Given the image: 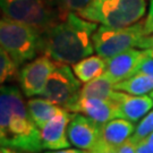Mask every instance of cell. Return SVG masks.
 <instances>
[{
  "label": "cell",
  "mask_w": 153,
  "mask_h": 153,
  "mask_svg": "<svg viewBox=\"0 0 153 153\" xmlns=\"http://www.w3.org/2000/svg\"><path fill=\"white\" fill-rule=\"evenodd\" d=\"M97 30V23L69 13L42 32L40 53L57 62L74 65L93 53L92 38Z\"/></svg>",
  "instance_id": "1"
},
{
  "label": "cell",
  "mask_w": 153,
  "mask_h": 153,
  "mask_svg": "<svg viewBox=\"0 0 153 153\" xmlns=\"http://www.w3.org/2000/svg\"><path fill=\"white\" fill-rule=\"evenodd\" d=\"M0 143L1 148L21 152L39 153L43 150L40 128L28 114L21 91L13 85L1 86Z\"/></svg>",
  "instance_id": "2"
},
{
  "label": "cell",
  "mask_w": 153,
  "mask_h": 153,
  "mask_svg": "<svg viewBox=\"0 0 153 153\" xmlns=\"http://www.w3.org/2000/svg\"><path fill=\"white\" fill-rule=\"evenodd\" d=\"M145 11V0H92L78 15L108 27H127L136 24Z\"/></svg>",
  "instance_id": "3"
},
{
  "label": "cell",
  "mask_w": 153,
  "mask_h": 153,
  "mask_svg": "<svg viewBox=\"0 0 153 153\" xmlns=\"http://www.w3.org/2000/svg\"><path fill=\"white\" fill-rule=\"evenodd\" d=\"M42 32L8 17L0 21L1 49L8 52L18 66L35 58L41 50Z\"/></svg>",
  "instance_id": "4"
},
{
  "label": "cell",
  "mask_w": 153,
  "mask_h": 153,
  "mask_svg": "<svg viewBox=\"0 0 153 153\" xmlns=\"http://www.w3.org/2000/svg\"><path fill=\"white\" fill-rule=\"evenodd\" d=\"M5 17L38 28L40 32L51 27L65 17L49 0H0Z\"/></svg>",
  "instance_id": "5"
},
{
  "label": "cell",
  "mask_w": 153,
  "mask_h": 153,
  "mask_svg": "<svg viewBox=\"0 0 153 153\" xmlns=\"http://www.w3.org/2000/svg\"><path fill=\"white\" fill-rule=\"evenodd\" d=\"M149 35L145 22L127 27H108L101 25L93 34V47L98 56L109 59L124 51L138 48L142 40Z\"/></svg>",
  "instance_id": "6"
},
{
  "label": "cell",
  "mask_w": 153,
  "mask_h": 153,
  "mask_svg": "<svg viewBox=\"0 0 153 153\" xmlns=\"http://www.w3.org/2000/svg\"><path fill=\"white\" fill-rule=\"evenodd\" d=\"M81 81L76 78L71 67L56 61L55 69L48 79L42 97L71 111L81 98Z\"/></svg>",
  "instance_id": "7"
},
{
  "label": "cell",
  "mask_w": 153,
  "mask_h": 153,
  "mask_svg": "<svg viewBox=\"0 0 153 153\" xmlns=\"http://www.w3.org/2000/svg\"><path fill=\"white\" fill-rule=\"evenodd\" d=\"M56 67V61L47 56H40L23 67L18 81L24 95H42L51 73Z\"/></svg>",
  "instance_id": "8"
},
{
  "label": "cell",
  "mask_w": 153,
  "mask_h": 153,
  "mask_svg": "<svg viewBox=\"0 0 153 153\" xmlns=\"http://www.w3.org/2000/svg\"><path fill=\"white\" fill-rule=\"evenodd\" d=\"M67 136L71 145L81 150L91 151L101 143V126L88 116L74 112L71 114L67 127Z\"/></svg>",
  "instance_id": "9"
},
{
  "label": "cell",
  "mask_w": 153,
  "mask_h": 153,
  "mask_svg": "<svg viewBox=\"0 0 153 153\" xmlns=\"http://www.w3.org/2000/svg\"><path fill=\"white\" fill-rule=\"evenodd\" d=\"M148 57L144 50L131 49L124 51L107 59L105 74L115 83H120L133 75L137 74V69L145 58Z\"/></svg>",
  "instance_id": "10"
},
{
  "label": "cell",
  "mask_w": 153,
  "mask_h": 153,
  "mask_svg": "<svg viewBox=\"0 0 153 153\" xmlns=\"http://www.w3.org/2000/svg\"><path fill=\"white\" fill-rule=\"evenodd\" d=\"M71 112L84 114L100 126L115 118H120L118 103L101 99H79L71 109Z\"/></svg>",
  "instance_id": "11"
},
{
  "label": "cell",
  "mask_w": 153,
  "mask_h": 153,
  "mask_svg": "<svg viewBox=\"0 0 153 153\" xmlns=\"http://www.w3.org/2000/svg\"><path fill=\"white\" fill-rule=\"evenodd\" d=\"M71 114L65 111L49 120L40 129L41 142L43 150H61L68 149L71 144L67 136V127L69 124Z\"/></svg>",
  "instance_id": "12"
},
{
  "label": "cell",
  "mask_w": 153,
  "mask_h": 153,
  "mask_svg": "<svg viewBox=\"0 0 153 153\" xmlns=\"http://www.w3.org/2000/svg\"><path fill=\"white\" fill-rule=\"evenodd\" d=\"M120 118L137 123L148 115L153 107V100L146 95H131L123 92L118 100Z\"/></svg>",
  "instance_id": "13"
},
{
  "label": "cell",
  "mask_w": 153,
  "mask_h": 153,
  "mask_svg": "<svg viewBox=\"0 0 153 153\" xmlns=\"http://www.w3.org/2000/svg\"><path fill=\"white\" fill-rule=\"evenodd\" d=\"M134 131V123L124 118H115L101 126V140L110 146L118 149L131 140Z\"/></svg>",
  "instance_id": "14"
},
{
  "label": "cell",
  "mask_w": 153,
  "mask_h": 153,
  "mask_svg": "<svg viewBox=\"0 0 153 153\" xmlns=\"http://www.w3.org/2000/svg\"><path fill=\"white\" fill-rule=\"evenodd\" d=\"M121 93V91L115 90V83L104 73L103 75L83 85L79 99H101L118 103Z\"/></svg>",
  "instance_id": "15"
},
{
  "label": "cell",
  "mask_w": 153,
  "mask_h": 153,
  "mask_svg": "<svg viewBox=\"0 0 153 153\" xmlns=\"http://www.w3.org/2000/svg\"><path fill=\"white\" fill-rule=\"evenodd\" d=\"M26 104H27L28 114L31 116L32 120L40 129L53 117L65 111H68L62 107L56 105L53 102H51L47 99H31L28 100Z\"/></svg>",
  "instance_id": "16"
},
{
  "label": "cell",
  "mask_w": 153,
  "mask_h": 153,
  "mask_svg": "<svg viewBox=\"0 0 153 153\" xmlns=\"http://www.w3.org/2000/svg\"><path fill=\"white\" fill-rule=\"evenodd\" d=\"M107 69V59L100 56H90L73 65V71L82 83H88L103 75Z\"/></svg>",
  "instance_id": "17"
},
{
  "label": "cell",
  "mask_w": 153,
  "mask_h": 153,
  "mask_svg": "<svg viewBox=\"0 0 153 153\" xmlns=\"http://www.w3.org/2000/svg\"><path fill=\"white\" fill-rule=\"evenodd\" d=\"M115 90L131 95H145L153 91V77L146 74H135L115 85Z\"/></svg>",
  "instance_id": "18"
},
{
  "label": "cell",
  "mask_w": 153,
  "mask_h": 153,
  "mask_svg": "<svg viewBox=\"0 0 153 153\" xmlns=\"http://www.w3.org/2000/svg\"><path fill=\"white\" fill-rule=\"evenodd\" d=\"M18 67L19 66L8 55V52L1 49L0 51V82L2 85L7 82L14 81L15 78H18L19 76Z\"/></svg>",
  "instance_id": "19"
},
{
  "label": "cell",
  "mask_w": 153,
  "mask_h": 153,
  "mask_svg": "<svg viewBox=\"0 0 153 153\" xmlns=\"http://www.w3.org/2000/svg\"><path fill=\"white\" fill-rule=\"evenodd\" d=\"M91 1L92 0H49L50 4L60 11L64 16L69 13L79 14L91 4Z\"/></svg>",
  "instance_id": "20"
},
{
  "label": "cell",
  "mask_w": 153,
  "mask_h": 153,
  "mask_svg": "<svg viewBox=\"0 0 153 153\" xmlns=\"http://www.w3.org/2000/svg\"><path fill=\"white\" fill-rule=\"evenodd\" d=\"M153 133V110H151L145 117H143L135 127V131L131 135V141L134 144H137L141 141L148 138Z\"/></svg>",
  "instance_id": "21"
},
{
  "label": "cell",
  "mask_w": 153,
  "mask_h": 153,
  "mask_svg": "<svg viewBox=\"0 0 153 153\" xmlns=\"http://www.w3.org/2000/svg\"><path fill=\"white\" fill-rule=\"evenodd\" d=\"M146 74L153 77V58L146 57L144 60L141 62V65L137 69V74Z\"/></svg>",
  "instance_id": "22"
},
{
  "label": "cell",
  "mask_w": 153,
  "mask_h": 153,
  "mask_svg": "<svg viewBox=\"0 0 153 153\" xmlns=\"http://www.w3.org/2000/svg\"><path fill=\"white\" fill-rule=\"evenodd\" d=\"M138 49L144 50L149 57L153 58V35H146L143 39Z\"/></svg>",
  "instance_id": "23"
},
{
  "label": "cell",
  "mask_w": 153,
  "mask_h": 153,
  "mask_svg": "<svg viewBox=\"0 0 153 153\" xmlns=\"http://www.w3.org/2000/svg\"><path fill=\"white\" fill-rule=\"evenodd\" d=\"M88 153H118V149L110 146L108 144H105L104 142L101 141V143L99 144L97 148H94L91 150Z\"/></svg>",
  "instance_id": "24"
},
{
  "label": "cell",
  "mask_w": 153,
  "mask_h": 153,
  "mask_svg": "<svg viewBox=\"0 0 153 153\" xmlns=\"http://www.w3.org/2000/svg\"><path fill=\"white\" fill-rule=\"evenodd\" d=\"M135 145H136V153H153V143L149 142L146 138Z\"/></svg>",
  "instance_id": "25"
},
{
  "label": "cell",
  "mask_w": 153,
  "mask_h": 153,
  "mask_svg": "<svg viewBox=\"0 0 153 153\" xmlns=\"http://www.w3.org/2000/svg\"><path fill=\"white\" fill-rule=\"evenodd\" d=\"M144 22H145V30H146L148 34L153 33V0L150 1V10H149L148 17Z\"/></svg>",
  "instance_id": "26"
},
{
  "label": "cell",
  "mask_w": 153,
  "mask_h": 153,
  "mask_svg": "<svg viewBox=\"0 0 153 153\" xmlns=\"http://www.w3.org/2000/svg\"><path fill=\"white\" fill-rule=\"evenodd\" d=\"M118 153H136V145L131 140H128L127 142L118 148Z\"/></svg>",
  "instance_id": "27"
},
{
  "label": "cell",
  "mask_w": 153,
  "mask_h": 153,
  "mask_svg": "<svg viewBox=\"0 0 153 153\" xmlns=\"http://www.w3.org/2000/svg\"><path fill=\"white\" fill-rule=\"evenodd\" d=\"M45 153H88L84 150H77V149H68V150H57V151H51V152Z\"/></svg>",
  "instance_id": "28"
},
{
  "label": "cell",
  "mask_w": 153,
  "mask_h": 153,
  "mask_svg": "<svg viewBox=\"0 0 153 153\" xmlns=\"http://www.w3.org/2000/svg\"><path fill=\"white\" fill-rule=\"evenodd\" d=\"M1 153H27V152H21V151L11 150V149H8V148H1Z\"/></svg>",
  "instance_id": "29"
},
{
  "label": "cell",
  "mask_w": 153,
  "mask_h": 153,
  "mask_svg": "<svg viewBox=\"0 0 153 153\" xmlns=\"http://www.w3.org/2000/svg\"><path fill=\"white\" fill-rule=\"evenodd\" d=\"M146 140H148L149 142L153 143V133H152V134H151V135H150V136L148 137V138H146Z\"/></svg>",
  "instance_id": "30"
},
{
  "label": "cell",
  "mask_w": 153,
  "mask_h": 153,
  "mask_svg": "<svg viewBox=\"0 0 153 153\" xmlns=\"http://www.w3.org/2000/svg\"><path fill=\"white\" fill-rule=\"evenodd\" d=\"M150 97H151V98H152V100H153V91L151 93H150Z\"/></svg>",
  "instance_id": "31"
}]
</instances>
